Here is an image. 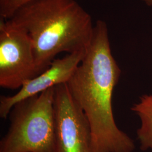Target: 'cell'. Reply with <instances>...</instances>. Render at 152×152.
I'll list each match as a JSON object with an SVG mask.
<instances>
[{
    "instance_id": "cell-9",
    "label": "cell",
    "mask_w": 152,
    "mask_h": 152,
    "mask_svg": "<svg viewBox=\"0 0 152 152\" xmlns=\"http://www.w3.org/2000/svg\"><path fill=\"white\" fill-rule=\"evenodd\" d=\"M147 5L152 6V0H142Z\"/></svg>"
},
{
    "instance_id": "cell-1",
    "label": "cell",
    "mask_w": 152,
    "mask_h": 152,
    "mask_svg": "<svg viewBox=\"0 0 152 152\" xmlns=\"http://www.w3.org/2000/svg\"><path fill=\"white\" fill-rule=\"evenodd\" d=\"M121 69L112 55L107 23L98 20L85 55L67 86L87 118L92 152H132L134 142L116 125L112 108Z\"/></svg>"
},
{
    "instance_id": "cell-5",
    "label": "cell",
    "mask_w": 152,
    "mask_h": 152,
    "mask_svg": "<svg viewBox=\"0 0 152 152\" xmlns=\"http://www.w3.org/2000/svg\"><path fill=\"white\" fill-rule=\"evenodd\" d=\"M54 105V152H92L90 125L67 83L55 87Z\"/></svg>"
},
{
    "instance_id": "cell-8",
    "label": "cell",
    "mask_w": 152,
    "mask_h": 152,
    "mask_svg": "<svg viewBox=\"0 0 152 152\" xmlns=\"http://www.w3.org/2000/svg\"><path fill=\"white\" fill-rule=\"evenodd\" d=\"M34 0H0L1 19L7 20L20 7Z\"/></svg>"
},
{
    "instance_id": "cell-7",
    "label": "cell",
    "mask_w": 152,
    "mask_h": 152,
    "mask_svg": "<svg viewBox=\"0 0 152 152\" xmlns=\"http://www.w3.org/2000/svg\"><path fill=\"white\" fill-rule=\"evenodd\" d=\"M140 118V126L137 130V136L140 149L152 152V95H144L131 109Z\"/></svg>"
},
{
    "instance_id": "cell-2",
    "label": "cell",
    "mask_w": 152,
    "mask_h": 152,
    "mask_svg": "<svg viewBox=\"0 0 152 152\" xmlns=\"http://www.w3.org/2000/svg\"><path fill=\"white\" fill-rule=\"evenodd\" d=\"M7 20L30 38L38 75L61 53L87 49L94 28L91 16L77 0H34Z\"/></svg>"
},
{
    "instance_id": "cell-3",
    "label": "cell",
    "mask_w": 152,
    "mask_h": 152,
    "mask_svg": "<svg viewBox=\"0 0 152 152\" xmlns=\"http://www.w3.org/2000/svg\"><path fill=\"white\" fill-rule=\"evenodd\" d=\"M55 87L15 104L0 152H54Z\"/></svg>"
},
{
    "instance_id": "cell-4",
    "label": "cell",
    "mask_w": 152,
    "mask_h": 152,
    "mask_svg": "<svg viewBox=\"0 0 152 152\" xmlns=\"http://www.w3.org/2000/svg\"><path fill=\"white\" fill-rule=\"evenodd\" d=\"M27 33L9 20L0 21V86L15 90L38 76Z\"/></svg>"
},
{
    "instance_id": "cell-6",
    "label": "cell",
    "mask_w": 152,
    "mask_h": 152,
    "mask_svg": "<svg viewBox=\"0 0 152 152\" xmlns=\"http://www.w3.org/2000/svg\"><path fill=\"white\" fill-rule=\"evenodd\" d=\"M86 50L78 51L68 54L62 58L55 59L45 71L26 82L15 94L1 96V118H6L18 102L40 94L58 85L67 83L83 59Z\"/></svg>"
}]
</instances>
